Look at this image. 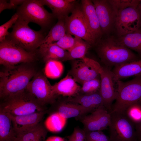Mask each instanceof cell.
I'll use <instances>...</instances> for the list:
<instances>
[{
    "label": "cell",
    "instance_id": "34",
    "mask_svg": "<svg viewBox=\"0 0 141 141\" xmlns=\"http://www.w3.org/2000/svg\"><path fill=\"white\" fill-rule=\"evenodd\" d=\"M123 112L135 124L141 119V103L133 104L128 106Z\"/></svg>",
    "mask_w": 141,
    "mask_h": 141
},
{
    "label": "cell",
    "instance_id": "37",
    "mask_svg": "<svg viewBox=\"0 0 141 141\" xmlns=\"http://www.w3.org/2000/svg\"><path fill=\"white\" fill-rule=\"evenodd\" d=\"M69 137L80 141L86 140V132L79 127H75L72 133Z\"/></svg>",
    "mask_w": 141,
    "mask_h": 141
},
{
    "label": "cell",
    "instance_id": "29",
    "mask_svg": "<svg viewBox=\"0 0 141 141\" xmlns=\"http://www.w3.org/2000/svg\"><path fill=\"white\" fill-rule=\"evenodd\" d=\"M91 47L88 43L80 39L74 46L68 51L67 61L83 58Z\"/></svg>",
    "mask_w": 141,
    "mask_h": 141
},
{
    "label": "cell",
    "instance_id": "7",
    "mask_svg": "<svg viewBox=\"0 0 141 141\" xmlns=\"http://www.w3.org/2000/svg\"><path fill=\"white\" fill-rule=\"evenodd\" d=\"M110 113L109 127L110 141H138L135 124L124 112Z\"/></svg>",
    "mask_w": 141,
    "mask_h": 141
},
{
    "label": "cell",
    "instance_id": "42",
    "mask_svg": "<svg viewBox=\"0 0 141 141\" xmlns=\"http://www.w3.org/2000/svg\"><path fill=\"white\" fill-rule=\"evenodd\" d=\"M68 140L67 141H80L77 140L75 139L70 137L69 136L68 137ZM84 141H86V140H85Z\"/></svg>",
    "mask_w": 141,
    "mask_h": 141
},
{
    "label": "cell",
    "instance_id": "38",
    "mask_svg": "<svg viewBox=\"0 0 141 141\" xmlns=\"http://www.w3.org/2000/svg\"><path fill=\"white\" fill-rule=\"evenodd\" d=\"M16 7L9 2L6 0H0V13L6 9H14Z\"/></svg>",
    "mask_w": 141,
    "mask_h": 141
},
{
    "label": "cell",
    "instance_id": "14",
    "mask_svg": "<svg viewBox=\"0 0 141 141\" xmlns=\"http://www.w3.org/2000/svg\"><path fill=\"white\" fill-rule=\"evenodd\" d=\"M100 77L99 93L103 99L104 106L110 112L113 102L116 98L117 81L114 79L112 71L105 66L103 67Z\"/></svg>",
    "mask_w": 141,
    "mask_h": 141
},
{
    "label": "cell",
    "instance_id": "18",
    "mask_svg": "<svg viewBox=\"0 0 141 141\" xmlns=\"http://www.w3.org/2000/svg\"><path fill=\"white\" fill-rule=\"evenodd\" d=\"M43 5H45L51 10L56 18L65 20L72 13L76 6L74 0H38Z\"/></svg>",
    "mask_w": 141,
    "mask_h": 141
},
{
    "label": "cell",
    "instance_id": "26",
    "mask_svg": "<svg viewBox=\"0 0 141 141\" xmlns=\"http://www.w3.org/2000/svg\"><path fill=\"white\" fill-rule=\"evenodd\" d=\"M119 41L131 50L137 52L141 57V29L119 37Z\"/></svg>",
    "mask_w": 141,
    "mask_h": 141
},
{
    "label": "cell",
    "instance_id": "2",
    "mask_svg": "<svg viewBox=\"0 0 141 141\" xmlns=\"http://www.w3.org/2000/svg\"><path fill=\"white\" fill-rule=\"evenodd\" d=\"M97 53L105 66L110 69L139 59L137 55L118 39L108 37L97 44Z\"/></svg>",
    "mask_w": 141,
    "mask_h": 141
},
{
    "label": "cell",
    "instance_id": "40",
    "mask_svg": "<svg viewBox=\"0 0 141 141\" xmlns=\"http://www.w3.org/2000/svg\"><path fill=\"white\" fill-rule=\"evenodd\" d=\"M45 141H65L64 139L57 136H51L48 137Z\"/></svg>",
    "mask_w": 141,
    "mask_h": 141
},
{
    "label": "cell",
    "instance_id": "8",
    "mask_svg": "<svg viewBox=\"0 0 141 141\" xmlns=\"http://www.w3.org/2000/svg\"><path fill=\"white\" fill-rule=\"evenodd\" d=\"M36 57V53L26 51L7 38L0 42V64L6 68L30 63Z\"/></svg>",
    "mask_w": 141,
    "mask_h": 141
},
{
    "label": "cell",
    "instance_id": "31",
    "mask_svg": "<svg viewBox=\"0 0 141 141\" xmlns=\"http://www.w3.org/2000/svg\"><path fill=\"white\" fill-rule=\"evenodd\" d=\"M79 94H90L99 91L100 77L84 82L81 85Z\"/></svg>",
    "mask_w": 141,
    "mask_h": 141
},
{
    "label": "cell",
    "instance_id": "43",
    "mask_svg": "<svg viewBox=\"0 0 141 141\" xmlns=\"http://www.w3.org/2000/svg\"><path fill=\"white\" fill-rule=\"evenodd\" d=\"M140 7H141V0H140Z\"/></svg>",
    "mask_w": 141,
    "mask_h": 141
},
{
    "label": "cell",
    "instance_id": "6",
    "mask_svg": "<svg viewBox=\"0 0 141 141\" xmlns=\"http://www.w3.org/2000/svg\"><path fill=\"white\" fill-rule=\"evenodd\" d=\"M16 13L19 18L28 23L33 22L38 24L44 32L52 25L55 18L38 0H25L18 7Z\"/></svg>",
    "mask_w": 141,
    "mask_h": 141
},
{
    "label": "cell",
    "instance_id": "36",
    "mask_svg": "<svg viewBox=\"0 0 141 141\" xmlns=\"http://www.w3.org/2000/svg\"><path fill=\"white\" fill-rule=\"evenodd\" d=\"M85 132L86 141H110L109 137L101 131Z\"/></svg>",
    "mask_w": 141,
    "mask_h": 141
},
{
    "label": "cell",
    "instance_id": "44",
    "mask_svg": "<svg viewBox=\"0 0 141 141\" xmlns=\"http://www.w3.org/2000/svg\"></svg>",
    "mask_w": 141,
    "mask_h": 141
},
{
    "label": "cell",
    "instance_id": "27",
    "mask_svg": "<svg viewBox=\"0 0 141 141\" xmlns=\"http://www.w3.org/2000/svg\"><path fill=\"white\" fill-rule=\"evenodd\" d=\"M65 20L58 19L45 36L42 44H49L56 42L66 34Z\"/></svg>",
    "mask_w": 141,
    "mask_h": 141
},
{
    "label": "cell",
    "instance_id": "23",
    "mask_svg": "<svg viewBox=\"0 0 141 141\" xmlns=\"http://www.w3.org/2000/svg\"><path fill=\"white\" fill-rule=\"evenodd\" d=\"M55 112L67 119L74 117L79 119L91 112L80 105L63 100L58 103Z\"/></svg>",
    "mask_w": 141,
    "mask_h": 141
},
{
    "label": "cell",
    "instance_id": "33",
    "mask_svg": "<svg viewBox=\"0 0 141 141\" xmlns=\"http://www.w3.org/2000/svg\"><path fill=\"white\" fill-rule=\"evenodd\" d=\"M80 39L76 37H73L71 35L66 33L55 43L63 50L68 51L74 46Z\"/></svg>",
    "mask_w": 141,
    "mask_h": 141
},
{
    "label": "cell",
    "instance_id": "13",
    "mask_svg": "<svg viewBox=\"0 0 141 141\" xmlns=\"http://www.w3.org/2000/svg\"><path fill=\"white\" fill-rule=\"evenodd\" d=\"M85 131H101L109 127L110 122V113L102 105L89 115L79 118Z\"/></svg>",
    "mask_w": 141,
    "mask_h": 141
},
{
    "label": "cell",
    "instance_id": "9",
    "mask_svg": "<svg viewBox=\"0 0 141 141\" xmlns=\"http://www.w3.org/2000/svg\"><path fill=\"white\" fill-rule=\"evenodd\" d=\"M102 69L97 61L85 56L72 60L68 74L82 85L85 81L100 77Z\"/></svg>",
    "mask_w": 141,
    "mask_h": 141
},
{
    "label": "cell",
    "instance_id": "16",
    "mask_svg": "<svg viewBox=\"0 0 141 141\" xmlns=\"http://www.w3.org/2000/svg\"><path fill=\"white\" fill-rule=\"evenodd\" d=\"M80 5L88 27L96 42L103 34L92 1L82 0Z\"/></svg>",
    "mask_w": 141,
    "mask_h": 141
},
{
    "label": "cell",
    "instance_id": "28",
    "mask_svg": "<svg viewBox=\"0 0 141 141\" xmlns=\"http://www.w3.org/2000/svg\"><path fill=\"white\" fill-rule=\"evenodd\" d=\"M67 119L63 117L58 113L54 112L48 116L45 122V128L53 132L61 131L65 126Z\"/></svg>",
    "mask_w": 141,
    "mask_h": 141
},
{
    "label": "cell",
    "instance_id": "12",
    "mask_svg": "<svg viewBox=\"0 0 141 141\" xmlns=\"http://www.w3.org/2000/svg\"><path fill=\"white\" fill-rule=\"evenodd\" d=\"M138 7H128L120 11L117 14L114 28L119 37L140 28L141 12Z\"/></svg>",
    "mask_w": 141,
    "mask_h": 141
},
{
    "label": "cell",
    "instance_id": "22",
    "mask_svg": "<svg viewBox=\"0 0 141 141\" xmlns=\"http://www.w3.org/2000/svg\"><path fill=\"white\" fill-rule=\"evenodd\" d=\"M116 81L141 75V59L114 67L112 71Z\"/></svg>",
    "mask_w": 141,
    "mask_h": 141
},
{
    "label": "cell",
    "instance_id": "19",
    "mask_svg": "<svg viewBox=\"0 0 141 141\" xmlns=\"http://www.w3.org/2000/svg\"><path fill=\"white\" fill-rule=\"evenodd\" d=\"M81 86L78 84L72 77L68 74L59 82L52 85L54 94L70 97L79 94Z\"/></svg>",
    "mask_w": 141,
    "mask_h": 141
},
{
    "label": "cell",
    "instance_id": "30",
    "mask_svg": "<svg viewBox=\"0 0 141 141\" xmlns=\"http://www.w3.org/2000/svg\"><path fill=\"white\" fill-rule=\"evenodd\" d=\"M61 62L56 60H50L46 62L44 68L45 76L53 79L60 77L63 70V67Z\"/></svg>",
    "mask_w": 141,
    "mask_h": 141
},
{
    "label": "cell",
    "instance_id": "4",
    "mask_svg": "<svg viewBox=\"0 0 141 141\" xmlns=\"http://www.w3.org/2000/svg\"><path fill=\"white\" fill-rule=\"evenodd\" d=\"M117 82L116 98L110 112H123L133 104L141 103V75L127 81Z\"/></svg>",
    "mask_w": 141,
    "mask_h": 141
},
{
    "label": "cell",
    "instance_id": "20",
    "mask_svg": "<svg viewBox=\"0 0 141 141\" xmlns=\"http://www.w3.org/2000/svg\"><path fill=\"white\" fill-rule=\"evenodd\" d=\"M63 101L80 105L91 112L103 105V99L99 91L90 94H78L73 97H67Z\"/></svg>",
    "mask_w": 141,
    "mask_h": 141
},
{
    "label": "cell",
    "instance_id": "25",
    "mask_svg": "<svg viewBox=\"0 0 141 141\" xmlns=\"http://www.w3.org/2000/svg\"><path fill=\"white\" fill-rule=\"evenodd\" d=\"M16 137L10 118L0 108V141H16Z\"/></svg>",
    "mask_w": 141,
    "mask_h": 141
},
{
    "label": "cell",
    "instance_id": "35",
    "mask_svg": "<svg viewBox=\"0 0 141 141\" xmlns=\"http://www.w3.org/2000/svg\"><path fill=\"white\" fill-rule=\"evenodd\" d=\"M18 18V15L16 13L9 21L0 26V42L5 40L8 35L9 33L8 31V29L13 26Z\"/></svg>",
    "mask_w": 141,
    "mask_h": 141
},
{
    "label": "cell",
    "instance_id": "11",
    "mask_svg": "<svg viewBox=\"0 0 141 141\" xmlns=\"http://www.w3.org/2000/svg\"><path fill=\"white\" fill-rule=\"evenodd\" d=\"M52 85L46 76L40 73H36L29 82L26 90L42 105L53 104L57 97L54 93Z\"/></svg>",
    "mask_w": 141,
    "mask_h": 141
},
{
    "label": "cell",
    "instance_id": "17",
    "mask_svg": "<svg viewBox=\"0 0 141 141\" xmlns=\"http://www.w3.org/2000/svg\"><path fill=\"white\" fill-rule=\"evenodd\" d=\"M46 110L26 115L15 116L7 113L10 118L16 134L39 123L47 112Z\"/></svg>",
    "mask_w": 141,
    "mask_h": 141
},
{
    "label": "cell",
    "instance_id": "41",
    "mask_svg": "<svg viewBox=\"0 0 141 141\" xmlns=\"http://www.w3.org/2000/svg\"><path fill=\"white\" fill-rule=\"evenodd\" d=\"M25 1L22 0H10L9 2L16 7L17 5L22 4Z\"/></svg>",
    "mask_w": 141,
    "mask_h": 141
},
{
    "label": "cell",
    "instance_id": "39",
    "mask_svg": "<svg viewBox=\"0 0 141 141\" xmlns=\"http://www.w3.org/2000/svg\"><path fill=\"white\" fill-rule=\"evenodd\" d=\"M136 135L138 141L141 140V119L135 124Z\"/></svg>",
    "mask_w": 141,
    "mask_h": 141
},
{
    "label": "cell",
    "instance_id": "3",
    "mask_svg": "<svg viewBox=\"0 0 141 141\" xmlns=\"http://www.w3.org/2000/svg\"><path fill=\"white\" fill-rule=\"evenodd\" d=\"M28 23L18 18L6 38L26 51L36 53L46 36L41 30L36 31L31 29Z\"/></svg>",
    "mask_w": 141,
    "mask_h": 141
},
{
    "label": "cell",
    "instance_id": "21",
    "mask_svg": "<svg viewBox=\"0 0 141 141\" xmlns=\"http://www.w3.org/2000/svg\"><path fill=\"white\" fill-rule=\"evenodd\" d=\"M38 52L45 62L50 60L61 62L67 61L68 51L55 43L42 44L39 48Z\"/></svg>",
    "mask_w": 141,
    "mask_h": 141
},
{
    "label": "cell",
    "instance_id": "15",
    "mask_svg": "<svg viewBox=\"0 0 141 141\" xmlns=\"http://www.w3.org/2000/svg\"><path fill=\"white\" fill-rule=\"evenodd\" d=\"M96 14L103 34H108L114 27L116 15L108 0H93Z\"/></svg>",
    "mask_w": 141,
    "mask_h": 141
},
{
    "label": "cell",
    "instance_id": "24",
    "mask_svg": "<svg viewBox=\"0 0 141 141\" xmlns=\"http://www.w3.org/2000/svg\"><path fill=\"white\" fill-rule=\"evenodd\" d=\"M47 131L39 123L17 134L16 141H45Z\"/></svg>",
    "mask_w": 141,
    "mask_h": 141
},
{
    "label": "cell",
    "instance_id": "5",
    "mask_svg": "<svg viewBox=\"0 0 141 141\" xmlns=\"http://www.w3.org/2000/svg\"><path fill=\"white\" fill-rule=\"evenodd\" d=\"M0 108L15 116L31 114L46 110L26 90L19 93L3 99Z\"/></svg>",
    "mask_w": 141,
    "mask_h": 141
},
{
    "label": "cell",
    "instance_id": "32",
    "mask_svg": "<svg viewBox=\"0 0 141 141\" xmlns=\"http://www.w3.org/2000/svg\"><path fill=\"white\" fill-rule=\"evenodd\" d=\"M116 16L120 11L130 7H137L140 0H109Z\"/></svg>",
    "mask_w": 141,
    "mask_h": 141
},
{
    "label": "cell",
    "instance_id": "1",
    "mask_svg": "<svg viewBox=\"0 0 141 141\" xmlns=\"http://www.w3.org/2000/svg\"><path fill=\"white\" fill-rule=\"evenodd\" d=\"M36 73L33 68L25 66L6 68L0 72V98L4 99L24 91Z\"/></svg>",
    "mask_w": 141,
    "mask_h": 141
},
{
    "label": "cell",
    "instance_id": "10",
    "mask_svg": "<svg viewBox=\"0 0 141 141\" xmlns=\"http://www.w3.org/2000/svg\"><path fill=\"white\" fill-rule=\"evenodd\" d=\"M66 33L93 45L96 41L87 24L80 5H76L70 16L65 19Z\"/></svg>",
    "mask_w": 141,
    "mask_h": 141
}]
</instances>
